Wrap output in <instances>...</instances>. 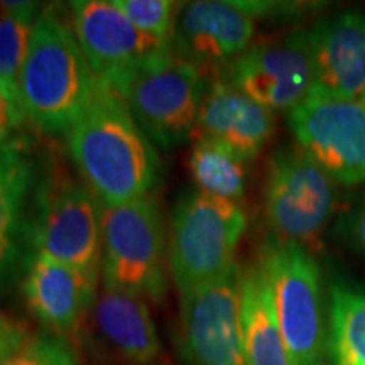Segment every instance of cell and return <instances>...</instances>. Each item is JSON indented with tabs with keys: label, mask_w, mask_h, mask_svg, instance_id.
I'll list each match as a JSON object with an SVG mask.
<instances>
[{
	"label": "cell",
	"mask_w": 365,
	"mask_h": 365,
	"mask_svg": "<svg viewBox=\"0 0 365 365\" xmlns=\"http://www.w3.org/2000/svg\"><path fill=\"white\" fill-rule=\"evenodd\" d=\"M68 158L103 207L153 193L161 159L118 91L97 85L83 115L66 135Z\"/></svg>",
	"instance_id": "6da1fadb"
},
{
	"label": "cell",
	"mask_w": 365,
	"mask_h": 365,
	"mask_svg": "<svg viewBox=\"0 0 365 365\" xmlns=\"http://www.w3.org/2000/svg\"><path fill=\"white\" fill-rule=\"evenodd\" d=\"M97 85L70 21L54 7L41 9L21 73L24 117L41 134L66 137L88 108Z\"/></svg>",
	"instance_id": "7a4b0ae2"
},
{
	"label": "cell",
	"mask_w": 365,
	"mask_h": 365,
	"mask_svg": "<svg viewBox=\"0 0 365 365\" xmlns=\"http://www.w3.org/2000/svg\"><path fill=\"white\" fill-rule=\"evenodd\" d=\"M168 271L170 240L156 196L117 207L102 205V284L163 301Z\"/></svg>",
	"instance_id": "3957f363"
},
{
	"label": "cell",
	"mask_w": 365,
	"mask_h": 365,
	"mask_svg": "<svg viewBox=\"0 0 365 365\" xmlns=\"http://www.w3.org/2000/svg\"><path fill=\"white\" fill-rule=\"evenodd\" d=\"M245 227L239 203L200 190L182 195L173 210L170 234V274L178 293L210 284L235 267Z\"/></svg>",
	"instance_id": "277c9868"
},
{
	"label": "cell",
	"mask_w": 365,
	"mask_h": 365,
	"mask_svg": "<svg viewBox=\"0 0 365 365\" xmlns=\"http://www.w3.org/2000/svg\"><path fill=\"white\" fill-rule=\"evenodd\" d=\"M259 262L271 284L274 309L293 365H330L322 271L307 247L267 240Z\"/></svg>",
	"instance_id": "5b68a950"
},
{
	"label": "cell",
	"mask_w": 365,
	"mask_h": 365,
	"mask_svg": "<svg viewBox=\"0 0 365 365\" xmlns=\"http://www.w3.org/2000/svg\"><path fill=\"white\" fill-rule=\"evenodd\" d=\"M207 86L202 68L171 51L137 70L120 95L150 143L175 149L193 139Z\"/></svg>",
	"instance_id": "8992f818"
},
{
	"label": "cell",
	"mask_w": 365,
	"mask_h": 365,
	"mask_svg": "<svg viewBox=\"0 0 365 365\" xmlns=\"http://www.w3.org/2000/svg\"><path fill=\"white\" fill-rule=\"evenodd\" d=\"M34 252L102 277V203L85 182L68 175L41 180Z\"/></svg>",
	"instance_id": "52a82bcc"
},
{
	"label": "cell",
	"mask_w": 365,
	"mask_h": 365,
	"mask_svg": "<svg viewBox=\"0 0 365 365\" xmlns=\"http://www.w3.org/2000/svg\"><path fill=\"white\" fill-rule=\"evenodd\" d=\"M296 143L341 185L365 182V105L313 85L287 112Z\"/></svg>",
	"instance_id": "ba28073f"
},
{
	"label": "cell",
	"mask_w": 365,
	"mask_h": 365,
	"mask_svg": "<svg viewBox=\"0 0 365 365\" xmlns=\"http://www.w3.org/2000/svg\"><path fill=\"white\" fill-rule=\"evenodd\" d=\"M299 145H284L269 159L264 205L274 237L308 247L335 212L336 188Z\"/></svg>",
	"instance_id": "9c48e42d"
},
{
	"label": "cell",
	"mask_w": 365,
	"mask_h": 365,
	"mask_svg": "<svg viewBox=\"0 0 365 365\" xmlns=\"http://www.w3.org/2000/svg\"><path fill=\"white\" fill-rule=\"evenodd\" d=\"M70 24L95 78L120 93L137 70L173 51L171 41L143 33L113 0L70 4Z\"/></svg>",
	"instance_id": "30bf717a"
},
{
	"label": "cell",
	"mask_w": 365,
	"mask_h": 365,
	"mask_svg": "<svg viewBox=\"0 0 365 365\" xmlns=\"http://www.w3.org/2000/svg\"><path fill=\"white\" fill-rule=\"evenodd\" d=\"M242 269L180 294V349L190 365H247L240 318Z\"/></svg>",
	"instance_id": "8fae6325"
},
{
	"label": "cell",
	"mask_w": 365,
	"mask_h": 365,
	"mask_svg": "<svg viewBox=\"0 0 365 365\" xmlns=\"http://www.w3.org/2000/svg\"><path fill=\"white\" fill-rule=\"evenodd\" d=\"M41 180L33 154L22 140H0V293L26 274L36 254Z\"/></svg>",
	"instance_id": "7c38bea8"
},
{
	"label": "cell",
	"mask_w": 365,
	"mask_h": 365,
	"mask_svg": "<svg viewBox=\"0 0 365 365\" xmlns=\"http://www.w3.org/2000/svg\"><path fill=\"white\" fill-rule=\"evenodd\" d=\"M223 76L269 110L289 112L314 85L307 31L250 46Z\"/></svg>",
	"instance_id": "4fadbf2b"
},
{
	"label": "cell",
	"mask_w": 365,
	"mask_h": 365,
	"mask_svg": "<svg viewBox=\"0 0 365 365\" xmlns=\"http://www.w3.org/2000/svg\"><path fill=\"white\" fill-rule=\"evenodd\" d=\"M254 16L242 2L198 0L181 6L173 31V53L202 70H220L250 48Z\"/></svg>",
	"instance_id": "5bb4252c"
},
{
	"label": "cell",
	"mask_w": 365,
	"mask_h": 365,
	"mask_svg": "<svg viewBox=\"0 0 365 365\" xmlns=\"http://www.w3.org/2000/svg\"><path fill=\"white\" fill-rule=\"evenodd\" d=\"M276 132V113L262 107L223 75L208 80L193 139H210L242 161L257 156Z\"/></svg>",
	"instance_id": "9a60e30c"
},
{
	"label": "cell",
	"mask_w": 365,
	"mask_h": 365,
	"mask_svg": "<svg viewBox=\"0 0 365 365\" xmlns=\"http://www.w3.org/2000/svg\"><path fill=\"white\" fill-rule=\"evenodd\" d=\"M97 277L34 254L24 274L22 293L29 312L46 331L66 336L78 331L98 293Z\"/></svg>",
	"instance_id": "2e32d148"
},
{
	"label": "cell",
	"mask_w": 365,
	"mask_h": 365,
	"mask_svg": "<svg viewBox=\"0 0 365 365\" xmlns=\"http://www.w3.org/2000/svg\"><path fill=\"white\" fill-rule=\"evenodd\" d=\"M314 85L345 98L365 91V17L341 12L307 31Z\"/></svg>",
	"instance_id": "e0dca14e"
},
{
	"label": "cell",
	"mask_w": 365,
	"mask_h": 365,
	"mask_svg": "<svg viewBox=\"0 0 365 365\" xmlns=\"http://www.w3.org/2000/svg\"><path fill=\"white\" fill-rule=\"evenodd\" d=\"M91 308L105 344L122 359L134 365H149L159 357L161 341L145 299L102 284Z\"/></svg>",
	"instance_id": "ac0fdd59"
},
{
	"label": "cell",
	"mask_w": 365,
	"mask_h": 365,
	"mask_svg": "<svg viewBox=\"0 0 365 365\" xmlns=\"http://www.w3.org/2000/svg\"><path fill=\"white\" fill-rule=\"evenodd\" d=\"M240 318L247 365H293L277 325L271 284L259 261L242 271Z\"/></svg>",
	"instance_id": "d6986e66"
},
{
	"label": "cell",
	"mask_w": 365,
	"mask_h": 365,
	"mask_svg": "<svg viewBox=\"0 0 365 365\" xmlns=\"http://www.w3.org/2000/svg\"><path fill=\"white\" fill-rule=\"evenodd\" d=\"M39 11L34 2H0V93L11 107L16 127L26 120L21 73Z\"/></svg>",
	"instance_id": "ffe728a7"
},
{
	"label": "cell",
	"mask_w": 365,
	"mask_h": 365,
	"mask_svg": "<svg viewBox=\"0 0 365 365\" xmlns=\"http://www.w3.org/2000/svg\"><path fill=\"white\" fill-rule=\"evenodd\" d=\"M330 365H365V289L350 281L330 284Z\"/></svg>",
	"instance_id": "44dd1931"
},
{
	"label": "cell",
	"mask_w": 365,
	"mask_h": 365,
	"mask_svg": "<svg viewBox=\"0 0 365 365\" xmlns=\"http://www.w3.org/2000/svg\"><path fill=\"white\" fill-rule=\"evenodd\" d=\"M190 173L202 193L239 203L245 195V161L210 139H195Z\"/></svg>",
	"instance_id": "7402d4cb"
},
{
	"label": "cell",
	"mask_w": 365,
	"mask_h": 365,
	"mask_svg": "<svg viewBox=\"0 0 365 365\" xmlns=\"http://www.w3.org/2000/svg\"><path fill=\"white\" fill-rule=\"evenodd\" d=\"M125 17L143 33L171 41L182 4L171 0H113Z\"/></svg>",
	"instance_id": "603a6c76"
},
{
	"label": "cell",
	"mask_w": 365,
	"mask_h": 365,
	"mask_svg": "<svg viewBox=\"0 0 365 365\" xmlns=\"http://www.w3.org/2000/svg\"><path fill=\"white\" fill-rule=\"evenodd\" d=\"M78 354L66 336L51 331L33 335L7 365H78Z\"/></svg>",
	"instance_id": "cb8c5ba5"
},
{
	"label": "cell",
	"mask_w": 365,
	"mask_h": 365,
	"mask_svg": "<svg viewBox=\"0 0 365 365\" xmlns=\"http://www.w3.org/2000/svg\"><path fill=\"white\" fill-rule=\"evenodd\" d=\"M335 234L350 249L365 257V193L339 218Z\"/></svg>",
	"instance_id": "d4e9b609"
},
{
	"label": "cell",
	"mask_w": 365,
	"mask_h": 365,
	"mask_svg": "<svg viewBox=\"0 0 365 365\" xmlns=\"http://www.w3.org/2000/svg\"><path fill=\"white\" fill-rule=\"evenodd\" d=\"M33 339L31 328L21 319L0 312V365H7Z\"/></svg>",
	"instance_id": "484cf974"
},
{
	"label": "cell",
	"mask_w": 365,
	"mask_h": 365,
	"mask_svg": "<svg viewBox=\"0 0 365 365\" xmlns=\"http://www.w3.org/2000/svg\"><path fill=\"white\" fill-rule=\"evenodd\" d=\"M14 127L16 125H14V120H12L11 107H9L6 98H4L2 93H0V140L7 139Z\"/></svg>",
	"instance_id": "4316f807"
},
{
	"label": "cell",
	"mask_w": 365,
	"mask_h": 365,
	"mask_svg": "<svg viewBox=\"0 0 365 365\" xmlns=\"http://www.w3.org/2000/svg\"><path fill=\"white\" fill-rule=\"evenodd\" d=\"M362 103L365 105V91H364V93H362Z\"/></svg>",
	"instance_id": "83f0119b"
}]
</instances>
